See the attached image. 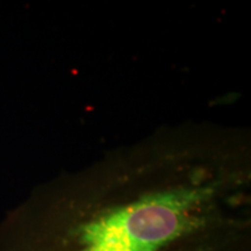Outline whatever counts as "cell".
Masks as SVG:
<instances>
[{
    "label": "cell",
    "mask_w": 251,
    "mask_h": 251,
    "mask_svg": "<svg viewBox=\"0 0 251 251\" xmlns=\"http://www.w3.org/2000/svg\"><path fill=\"white\" fill-rule=\"evenodd\" d=\"M249 137L179 126L71 172L14 211L0 251H250Z\"/></svg>",
    "instance_id": "6da1fadb"
}]
</instances>
